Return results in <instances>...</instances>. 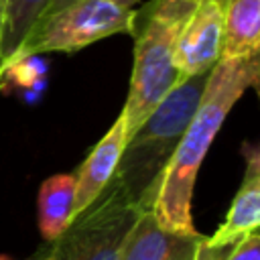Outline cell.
<instances>
[{
	"label": "cell",
	"instance_id": "cell-4",
	"mask_svg": "<svg viewBox=\"0 0 260 260\" xmlns=\"http://www.w3.org/2000/svg\"><path fill=\"white\" fill-rule=\"evenodd\" d=\"M134 10L116 0H51L4 71L16 61L43 53H75L91 43L132 28Z\"/></svg>",
	"mask_w": 260,
	"mask_h": 260
},
{
	"label": "cell",
	"instance_id": "cell-8",
	"mask_svg": "<svg viewBox=\"0 0 260 260\" xmlns=\"http://www.w3.org/2000/svg\"><path fill=\"white\" fill-rule=\"evenodd\" d=\"M203 234H175L158 225L150 209L140 211L132 223L120 260H193Z\"/></svg>",
	"mask_w": 260,
	"mask_h": 260
},
{
	"label": "cell",
	"instance_id": "cell-5",
	"mask_svg": "<svg viewBox=\"0 0 260 260\" xmlns=\"http://www.w3.org/2000/svg\"><path fill=\"white\" fill-rule=\"evenodd\" d=\"M142 209L112 179L51 242L55 260H120L124 240Z\"/></svg>",
	"mask_w": 260,
	"mask_h": 260
},
{
	"label": "cell",
	"instance_id": "cell-1",
	"mask_svg": "<svg viewBox=\"0 0 260 260\" xmlns=\"http://www.w3.org/2000/svg\"><path fill=\"white\" fill-rule=\"evenodd\" d=\"M250 87L260 93V53L240 59H219L211 69L195 114L158 183L150 211L160 228L175 234H199L191 217L197 173L230 110Z\"/></svg>",
	"mask_w": 260,
	"mask_h": 260
},
{
	"label": "cell",
	"instance_id": "cell-2",
	"mask_svg": "<svg viewBox=\"0 0 260 260\" xmlns=\"http://www.w3.org/2000/svg\"><path fill=\"white\" fill-rule=\"evenodd\" d=\"M211 71L183 77L128 134L112 181L142 209H152L160 177L195 114Z\"/></svg>",
	"mask_w": 260,
	"mask_h": 260
},
{
	"label": "cell",
	"instance_id": "cell-13",
	"mask_svg": "<svg viewBox=\"0 0 260 260\" xmlns=\"http://www.w3.org/2000/svg\"><path fill=\"white\" fill-rule=\"evenodd\" d=\"M225 260H260V232L240 238L225 254Z\"/></svg>",
	"mask_w": 260,
	"mask_h": 260
},
{
	"label": "cell",
	"instance_id": "cell-10",
	"mask_svg": "<svg viewBox=\"0 0 260 260\" xmlns=\"http://www.w3.org/2000/svg\"><path fill=\"white\" fill-rule=\"evenodd\" d=\"M223 16L221 59L260 53V0H219Z\"/></svg>",
	"mask_w": 260,
	"mask_h": 260
},
{
	"label": "cell",
	"instance_id": "cell-6",
	"mask_svg": "<svg viewBox=\"0 0 260 260\" xmlns=\"http://www.w3.org/2000/svg\"><path fill=\"white\" fill-rule=\"evenodd\" d=\"M223 16L219 0H199L185 22L177 43V69L181 77L211 71L221 59Z\"/></svg>",
	"mask_w": 260,
	"mask_h": 260
},
{
	"label": "cell",
	"instance_id": "cell-12",
	"mask_svg": "<svg viewBox=\"0 0 260 260\" xmlns=\"http://www.w3.org/2000/svg\"><path fill=\"white\" fill-rule=\"evenodd\" d=\"M51 0H4L2 6V35H0V51L4 65L16 53L41 12Z\"/></svg>",
	"mask_w": 260,
	"mask_h": 260
},
{
	"label": "cell",
	"instance_id": "cell-14",
	"mask_svg": "<svg viewBox=\"0 0 260 260\" xmlns=\"http://www.w3.org/2000/svg\"><path fill=\"white\" fill-rule=\"evenodd\" d=\"M232 246H223V248H207L203 242L199 244L193 260H225V254Z\"/></svg>",
	"mask_w": 260,
	"mask_h": 260
},
{
	"label": "cell",
	"instance_id": "cell-3",
	"mask_svg": "<svg viewBox=\"0 0 260 260\" xmlns=\"http://www.w3.org/2000/svg\"><path fill=\"white\" fill-rule=\"evenodd\" d=\"M199 0H150L134 12V65L122 114L126 138L183 79L177 69L179 35Z\"/></svg>",
	"mask_w": 260,
	"mask_h": 260
},
{
	"label": "cell",
	"instance_id": "cell-7",
	"mask_svg": "<svg viewBox=\"0 0 260 260\" xmlns=\"http://www.w3.org/2000/svg\"><path fill=\"white\" fill-rule=\"evenodd\" d=\"M242 154L246 158L242 185L221 225L203 238L207 248L234 246L240 238L260 230V144H244Z\"/></svg>",
	"mask_w": 260,
	"mask_h": 260
},
{
	"label": "cell",
	"instance_id": "cell-17",
	"mask_svg": "<svg viewBox=\"0 0 260 260\" xmlns=\"http://www.w3.org/2000/svg\"><path fill=\"white\" fill-rule=\"evenodd\" d=\"M0 260H14V258H10L8 254H0Z\"/></svg>",
	"mask_w": 260,
	"mask_h": 260
},
{
	"label": "cell",
	"instance_id": "cell-16",
	"mask_svg": "<svg viewBox=\"0 0 260 260\" xmlns=\"http://www.w3.org/2000/svg\"><path fill=\"white\" fill-rule=\"evenodd\" d=\"M118 4H122V6H126V8H132V4H136L138 0H116Z\"/></svg>",
	"mask_w": 260,
	"mask_h": 260
},
{
	"label": "cell",
	"instance_id": "cell-18",
	"mask_svg": "<svg viewBox=\"0 0 260 260\" xmlns=\"http://www.w3.org/2000/svg\"><path fill=\"white\" fill-rule=\"evenodd\" d=\"M41 260H55V258H53V254H51V252H49V254H47V256H43V258H41Z\"/></svg>",
	"mask_w": 260,
	"mask_h": 260
},
{
	"label": "cell",
	"instance_id": "cell-15",
	"mask_svg": "<svg viewBox=\"0 0 260 260\" xmlns=\"http://www.w3.org/2000/svg\"><path fill=\"white\" fill-rule=\"evenodd\" d=\"M2 6H4V0H0V35H2ZM4 85V59H2V51H0V89Z\"/></svg>",
	"mask_w": 260,
	"mask_h": 260
},
{
	"label": "cell",
	"instance_id": "cell-9",
	"mask_svg": "<svg viewBox=\"0 0 260 260\" xmlns=\"http://www.w3.org/2000/svg\"><path fill=\"white\" fill-rule=\"evenodd\" d=\"M124 144H126V118L120 112V116L114 120L110 130L100 138V142L91 148V152L75 173L73 217L81 213L108 185V181L112 179L118 167Z\"/></svg>",
	"mask_w": 260,
	"mask_h": 260
},
{
	"label": "cell",
	"instance_id": "cell-11",
	"mask_svg": "<svg viewBox=\"0 0 260 260\" xmlns=\"http://www.w3.org/2000/svg\"><path fill=\"white\" fill-rule=\"evenodd\" d=\"M75 173L47 177L37 195V223L45 242H55L73 219Z\"/></svg>",
	"mask_w": 260,
	"mask_h": 260
}]
</instances>
